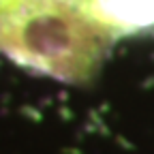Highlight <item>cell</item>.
<instances>
[{
  "label": "cell",
  "instance_id": "1",
  "mask_svg": "<svg viewBox=\"0 0 154 154\" xmlns=\"http://www.w3.org/2000/svg\"><path fill=\"white\" fill-rule=\"evenodd\" d=\"M113 38L71 0H0V54L60 82H86Z\"/></svg>",
  "mask_w": 154,
  "mask_h": 154
},
{
  "label": "cell",
  "instance_id": "2",
  "mask_svg": "<svg viewBox=\"0 0 154 154\" xmlns=\"http://www.w3.org/2000/svg\"><path fill=\"white\" fill-rule=\"evenodd\" d=\"M71 2H73L75 7H79V9L86 13V5H88V0H71Z\"/></svg>",
  "mask_w": 154,
  "mask_h": 154
}]
</instances>
